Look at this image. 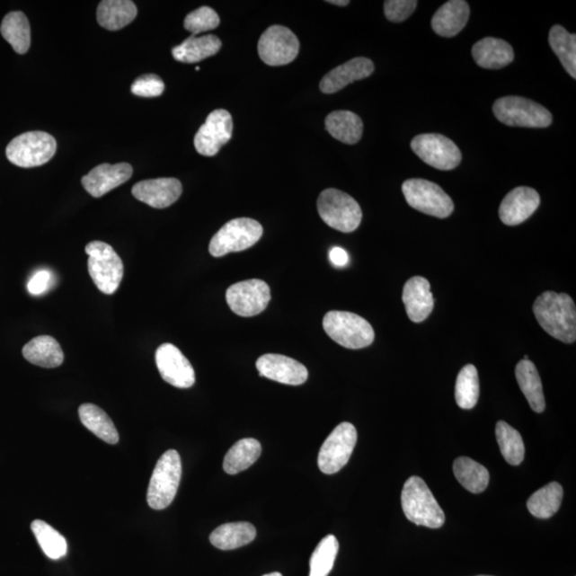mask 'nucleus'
<instances>
[{
  "instance_id": "obj_46",
  "label": "nucleus",
  "mask_w": 576,
  "mask_h": 576,
  "mask_svg": "<svg viewBox=\"0 0 576 576\" xmlns=\"http://www.w3.org/2000/svg\"><path fill=\"white\" fill-rule=\"evenodd\" d=\"M327 3L331 4L341 5V7H346V5L350 4V2H348V0H329V2Z\"/></svg>"
},
{
  "instance_id": "obj_34",
  "label": "nucleus",
  "mask_w": 576,
  "mask_h": 576,
  "mask_svg": "<svg viewBox=\"0 0 576 576\" xmlns=\"http://www.w3.org/2000/svg\"><path fill=\"white\" fill-rule=\"evenodd\" d=\"M454 473L457 481L472 493H482L487 489L490 475L483 465L467 457H459L455 460Z\"/></svg>"
},
{
  "instance_id": "obj_38",
  "label": "nucleus",
  "mask_w": 576,
  "mask_h": 576,
  "mask_svg": "<svg viewBox=\"0 0 576 576\" xmlns=\"http://www.w3.org/2000/svg\"><path fill=\"white\" fill-rule=\"evenodd\" d=\"M455 398L461 409L470 410L476 406L479 398V378L474 365L467 364L460 370L456 380Z\"/></svg>"
},
{
  "instance_id": "obj_32",
  "label": "nucleus",
  "mask_w": 576,
  "mask_h": 576,
  "mask_svg": "<svg viewBox=\"0 0 576 576\" xmlns=\"http://www.w3.org/2000/svg\"><path fill=\"white\" fill-rule=\"evenodd\" d=\"M261 454V443L253 438L239 440L226 453L224 470L227 474L235 475L255 464Z\"/></svg>"
},
{
  "instance_id": "obj_11",
  "label": "nucleus",
  "mask_w": 576,
  "mask_h": 576,
  "mask_svg": "<svg viewBox=\"0 0 576 576\" xmlns=\"http://www.w3.org/2000/svg\"><path fill=\"white\" fill-rule=\"evenodd\" d=\"M358 433L350 423H341L330 433L318 455V467L324 474L340 472L350 461L356 448Z\"/></svg>"
},
{
  "instance_id": "obj_24",
  "label": "nucleus",
  "mask_w": 576,
  "mask_h": 576,
  "mask_svg": "<svg viewBox=\"0 0 576 576\" xmlns=\"http://www.w3.org/2000/svg\"><path fill=\"white\" fill-rule=\"evenodd\" d=\"M472 55L479 66L488 70H499L515 59L511 45L496 38H484L478 41L472 49Z\"/></svg>"
},
{
  "instance_id": "obj_18",
  "label": "nucleus",
  "mask_w": 576,
  "mask_h": 576,
  "mask_svg": "<svg viewBox=\"0 0 576 576\" xmlns=\"http://www.w3.org/2000/svg\"><path fill=\"white\" fill-rule=\"evenodd\" d=\"M540 205V196L530 187H517L507 195L500 207V218L504 225L515 226L523 224Z\"/></svg>"
},
{
  "instance_id": "obj_13",
  "label": "nucleus",
  "mask_w": 576,
  "mask_h": 576,
  "mask_svg": "<svg viewBox=\"0 0 576 576\" xmlns=\"http://www.w3.org/2000/svg\"><path fill=\"white\" fill-rule=\"evenodd\" d=\"M226 302L238 316L253 317L265 311L271 299L270 288L259 279L233 284L226 290Z\"/></svg>"
},
{
  "instance_id": "obj_9",
  "label": "nucleus",
  "mask_w": 576,
  "mask_h": 576,
  "mask_svg": "<svg viewBox=\"0 0 576 576\" xmlns=\"http://www.w3.org/2000/svg\"><path fill=\"white\" fill-rule=\"evenodd\" d=\"M403 192L407 203L421 213L448 218L454 212V202L447 192L435 182L412 179L403 182Z\"/></svg>"
},
{
  "instance_id": "obj_47",
  "label": "nucleus",
  "mask_w": 576,
  "mask_h": 576,
  "mask_svg": "<svg viewBox=\"0 0 576 576\" xmlns=\"http://www.w3.org/2000/svg\"><path fill=\"white\" fill-rule=\"evenodd\" d=\"M264 576H283V575L281 573H279V572H272V573H270V574H266Z\"/></svg>"
},
{
  "instance_id": "obj_5",
  "label": "nucleus",
  "mask_w": 576,
  "mask_h": 576,
  "mask_svg": "<svg viewBox=\"0 0 576 576\" xmlns=\"http://www.w3.org/2000/svg\"><path fill=\"white\" fill-rule=\"evenodd\" d=\"M89 255L88 270L96 288L102 294H115L122 282L124 265L121 258L111 244L93 242L85 246Z\"/></svg>"
},
{
  "instance_id": "obj_44",
  "label": "nucleus",
  "mask_w": 576,
  "mask_h": 576,
  "mask_svg": "<svg viewBox=\"0 0 576 576\" xmlns=\"http://www.w3.org/2000/svg\"><path fill=\"white\" fill-rule=\"evenodd\" d=\"M53 282V275L49 270H40L34 273L27 288L33 296L43 295L48 292Z\"/></svg>"
},
{
  "instance_id": "obj_41",
  "label": "nucleus",
  "mask_w": 576,
  "mask_h": 576,
  "mask_svg": "<svg viewBox=\"0 0 576 576\" xmlns=\"http://www.w3.org/2000/svg\"><path fill=\"white\" fill-rule=\"evenodd\" d=\"M220 24V17L216 11L209 7H201L186 16L184 27L192 36H197L208 31H213Z\"/></svg>"
},
{
  "instance_id": "obj_20",
  "label": "nucleus",
  "mask_w": 576,
  "mask_h": 576,
  "mask_svg": "<svg viewBox=\"0 0 576 576\" xmlns=\"http://www.w3.org/2000/svg\"><path fill=\"white\" fill-rule=\"evenodd\" d=\"M182 191L181 182L173 178L146 180L137 182L133 196L154 208H169L180 199Z\"/></svg>"
},
{
  "instance_id": "obj_36",
  "label": "nucleus",
  "mask_w": 576,
  "mask_h": 576,
  "mask_svg": "<svg viewBox=\"0 0 576 576\" xmlns=\"http://www.w3.org/2000/svg\"><path fill=\"white\" fill-rule=\"evenodd\" d=\"M550 47L561 60L564 70L572 78H576V36L569 33L561 25L551 28L549 34Z\"/></svg>"
},
{
  "instance_id": "obj_40",
  "label": "nucleus",
  "mask_w": 576,
  "mask_h": 576,
  "mask_svg": "<svg viewBox=\"0 0 576 576\" xmlns=\"http://www.w3.org/2000/svg\"><path fill=\"white\" fill-rule=\"evenodd\" d=\"M340 545L335 536L328 535L316 546L310 561V576H328L333 569Z\"/></svg>"
},
{
  "instance_id": "obj_35",
  "label": "nucleus",
  "mask_w": 576,
  "mask_h": 576,
  "mask_svg": "<svg viewBox=\"0 0 576 576\" xmlns=\"http://www.w3.org/2000/svg\"><path fill=\"white\" fill-rule=\"evenodd\" d=\"M563 498L561 483L553 482L536 492L527 501V510L539 518H549L560 510Z\"/></svg>"
},
{
  "instance_id": "obj_37",
  "label": "nucleus",
  "mask_w": 576,
  "mask_h": 576,
  "mask_svg": "<svg viewBox=\"0 0 576 576\" xmlns=\"http://www.w3.org/2000/svg\"><path fill=\"white\" fill-rule=\"evenodd\" d=\"M495 435L504 459L511 465H521L526 455V447L520 432L506 421H500L496 424Z\"/></svg>"
},
{
  "instance_id": "obj_10",
  "label": "nucleus",
  "mask_w": 576,
  "mask_h": 576,
  "mask_svg": "<svg viewBox=\"0 0 576 576\" xmlns=\"http://www.w3.org/2000/svg\"><path fill=\"white\" fill-rule=\"evenodd\" d=\"M56 150L57 142L53 136L44 132H28L11 141L5 154L17 167L33 168L49 163Z\"/></svg>"
},
{
  "instance_id": "obj_29",
  "label": "nucleus",
  "mask_w": 576,
  "mask_h": 576,
  "mask_svg": "<svg viewBox=\"0 0 576 576\" xmlns=\"http://www.w3.org/2000/svg\"><path fill=\"white\" fill-rule=\"evenodd\" d=\"M220 39L214 34L197 37L191 36L179 47L173 49L175 60L184 64H197L218 53L221 49Z\"/></svg>"
},
{
  "instance_id": "obj_31",
  "label": "nucleus",
  "mask_w": 576,
  "mask_h": 576,
  "mask_svg": "<svg viewBox=\"0 0 576 576\" xmlns=\"http://www.w3.org/2000/svg\"><path fill=\"white\" fill-rule=\"evenodd\" d=\"M79 419L85 429L108 444L119 442V432L115 424L104 412L95 404L84 403L78 409Z\"/></svg>"
},
{
  "instance_id": "obj_27",
  "label": "nucleus",
  "mask_w": 576,
  "mask_h": 576,
  "mask_svg": "<svg viewBox=\"0 0 576 576\" xmlns=\"http://www.w3.org/2000/svg\"><path fill=\"white\" fill-rule=\"evenodd\" d=\"M516 378L524 396L527 399L530 408L535 412H544L545 401L543 382H541L535 364L529 360L518 362L516 367Z\"/></svg>"
},
{
  "instance_id": "obj_30",
  "label": "nucleus",
  "mask_w": 576,
  "mask_h": 576,
  "mask_svg": "<svg viewBox=\"0 0 576 576\" xmlns=\"http://www.w3.org/2000/svg\"><path fill=\"white\" fill-rule=\"evenodd\" d=\"M137 16V7L129 0H104L99 4L98 22L108 31L122 30Z\"/></svg>"
},
{
  "instance_id": "obj_17",
  "label": "nucleus",
  "mask_w": 576,
  "mask_h": 576,
  "mask_svg": "<svg viewBox=\"0 0 576 576\" xmlns=\"http://www.w3.org/2000/svg\"><path fill=\"white\" fill-rule=\"evenodd\" d=\"M261 377L280 382L283 385H301L309 378V372L304 364L295 359L267 353L256 361Z\"/></svg>"
},
{
  "instance_id": "obj_7",
  "label": "nucleus",
  "mask_w": 576,
  "mask_h": 576,
  "mask_svg": "<svg viewBox=\"0 0 576 576\" xmlns=\"http://www.w3.org/2000/svg\"><path fill=\"white\" fill-rule=\"evenodd\" d=\"M493 113L509 127L545 128L553 122L552 113L545 107L521 96H505L495 101Z\"/></svg>"
},
{
  "instance_id": "obj_21",
  "label": "nucleus",
  "mask_w": 576,
  "mask_h": 576,
  "mask_svg": "<svg viewBox=\"0 0 576 576\" xmlns=\"http://www.w3.org/2000/svg\"><path fill=\"white\" fill-rule=\"evenodd\" d=\"M374 70L375 66L372 60L358 57V58H353L326 74L319 87H321L323 93H336L353 82L369 77Z\"/></svg>"
},
{
  "instance_id": "obj_1",
  "label": "nucleus",
  "mask_w": 576,
  "mask_h": 576,
  "mask_svg": "<svg viewBox=\"0 0 576 576\" xmlns=\"http://www.w3.org/2000/svg\"><path fill=\"white\" fill-rule=\"evenodd\" d=\"M533 311L546 333L563 343H574L576 307L572 297L563 293L545 292L536 299Z\"/></svg>"
},
{
  "instance_id": "obj_4",
  "label": "nucleus",
  "mask_w": 576,
  "mask_h": 576,
  "mask_svg": "<svg viewBox=\"0 0 576 576\" xmlns=\"http://www.w3.org/2000/svg\"><path fill=\"white\" fill-rule=\"evenodd\" d=\"M182 477L178 452L170 449L157 461L147 489V504L154 510L167 509L175 499Z\"/></svg>"
},
{
  "instance_id": "obj_12",
  "label": "nucleus",
  "mask_w": 576,
  "mask_h": 576,
  "mask_svg": "<svg viewBox=\"0 0 576 576\" xmlns=\"http://www.w3.org/2000/svg\"><path fill=\"white\" fill-rule=\"evenodd\" d=\"M413 152L421 161L439 170H453L461 163L462 155L457 145L443 135L423 134L412 141Z\"/></svg>"
},
{
  "instance_id": "obj_8",
  "label": "nucleus",
  "mask_w": 576,
  "mask_h": 576,
  "mask_svg": "<svg viewBox=\"0 0 576 576\" xmlns=\"http://www.w3.org/2000/svg\"><path fill=\"white\" fill-rule=\"evenodd\" d=\"M263 226L250 218L233 219L217 232L209 243V253L221 258L253 247L263 236Z\"/></svg>"
},
{
  "instance_id": "obj_26",
  "label": "nucleus",
  "mask_w": 576,
  "mask_h": 576,
  "mask_svg": "<svg viewBox=\"0 0 576 576\" xmlns=\"http://www.w3.org/2000/svg\"><path fill=\"white\" fill-rule=\"evenodd\" d=\"M256 529L249 522L226 523L210 534V543L217 549L230 551L247 545L255 539Z\"/></svg>"
},
{
  "instance_id": "obj_14",
  "label": "nucleus",
  "mask_w": 576,
  "mask_h": 576,
  "mask_svg": "<svg viewBox=\"0 0 576 576\" xmlns=\"http://www.w3.org/2000/svg\"><path fill=\"white\" fill-rule=\"evenodd\" d=\"M299 40L292 31L275 25L261 34L259 55L266 65L280 66L293 62L299 54Z\"/></svg>"
},
{
  "instance_id": "obj_45",
  "label": "nucleus",
  "mask_w": 576,
  "mask_h": 576,
  "mask_svg": "<svg viewBox=\"0 0 576 576\" xmlns=\"http://www.w3.org/2000/svg\"><path fill=\"white\" fill-rule=\"evenodd\" d=\"M330 260L336 267H344L350 261V256L343 248L334 247L330 251Z\"/></svg>"
},
{
  "instance_id": "obj_19",
  "label": "nucleus",
  "mask_w": 576,
  "mask_h": 576,
  "mask_svg": "<svg viewBox=\"0 0 576 576\" xmlns=\"http://www.w3.org/2000/svg\"><path fill=\"white\" fill-rule=\"evenodd\" d=\"M132 175L133 167L129 164H102L84 175L82 182L91 196L101 198L127 182Z\"/></svg>"
},
{
  "instance_id": "obj_16",
  "label": "nucleus",
  "mask_w": 576,
  "mask_h": 576,
  "mask_svg": "<svg viewBox=\"0 0 576 576\" xmlns=\"http://www.w3.org/2000/svg\"><path fill=\"white\" fill-rule=\"evenodd\" d=\"M232 133L231 113L225 110L214 111L198 130L195 137L196 150L203 156H215L231 140Z\"/></svg>"
},
{
  "instance_id": "obj_48",
  "label": "nucleus",
  "mask_w": 576,
  "mask_h": 576,
  "mask_svg": "<svg viewBox=\"0 0 576 576\" xmlns=\"http://www.w3.org/2000/svg\"><path fill=\"white\" fill-rule=\"evenodd\" d=\"M523 360H528V357L527 356H524Z\"/></svg>"
},
{
  "instance_id": "obj_22",
  "label": "nucleus",
  "mask_w": 576,
  "mask_h": 576,
  "mask_svg": "<svg viewBox=\"0 0 576 576\" xmlns=\"http://www.w3.org/2000/svg\"><path fill=\"white\" fill-rule=\"evenodd\" d=\"M403 301L410 321L416 323L424 322L435 306L430 283L423 277L409 279L403 287Z\"/></svg>"
},
{
  "instance_id": "obj_43",
  "label": "nucleus",
  "mask_w": 576,
  "mask_h": 576,
  "mask_svg": "<svg viewBox=\"0 0 576 576\" xmlns=\"http://www.w3.org/2000/svg\"><path fill=\"white\" fill-rule=\"evenodd\" d=\"M416 7H418L416 0H386L384 5L386 19L394 22H402L409 19Z\"/></svg>"
},
{
  "instance_id": "obj_15",
  "label": "nucleus",
  "mask_w": 576,
  "mask_h": 576,
  "mask_svg": "<svg viewBox=\"0 0 576 576\" xmlns=\"http://www.w3.org/2000/svg\"><path fill=\"white\" fill-rule=\"evenodd\" d=\"M155 360L159 374L167 384L179 389H190L195 385V369L178 347L169 343L159 346Z\"/></svg>"
},
{
  "instance_id": "obj_28",
  "label": "nucleus",
  "mask_w": 576,
  "mask_h": 576,
  "mask_svg": "<svg viewBox=\"0 0 576 576\" xmlns=\"http://www.w3.org/2000/svg\"><path fill=\"white\" fill-rule=\"evenodd\" d=\"M326 129L336 140L346 145H356L363 135V122L356 113L348 111L331 112L326 118Z\"/></svg>"
},
{
  "instance_id": "obj_42",
  "label": "nucleus",
  "mask_w": 576,
  "mask_h": 576,
  "mask_svg": "<svg viewBox=\"0 0 576 576\" xmlns=\"http://www.w3.org/2000/svg\"><path fill=\"white\" fill-rule=\"evenodd\" d=\"M164 90V84L162 78L154 74L137 78L132 85V93L141 98H157L163 94Z\"/></svg>"
},
{
  "instance_id": "obj_3",
  "label": "nucleus",
  "mask_w": 576,
  "mask_h": 576,
  "mask_svg": "<svg viewBox=\"0 0 576 576\" xmlns=\"http://www.w3.org/2000/svg\"><path fill=\"white\" fill-rule=\"evenodd\" d=\"M323 326L331 340L348 350H362L375 340L372 324L355 313L330 311L323 317Z\"/></svg>"
},
{
  "instance_id": "obj_25",
  "label": "nucleus",
  "mask_w": 576,
  "mask_h": 576,
  "mask_svg": "<svg viewBox=\"0 0 576 576\" xmlns=\"http://www.w3.org/2000/svg\"><path fill=\"white\" fill-rule=\"evenodd\" d=\"M22 356L28 362L44 368H58L65 360L58 341L48 335L31 340L22 348Z\"/></svg>"
},
{
  "instance_id": "obj_49",
  "label": "nucleus",
  "mask_w": 576,
  "mask_h": 576,
  "mask_svg": "<svg viewBox=\"0 0 576 576\" xmlns=\"http://www.w3.org/2000/svg\"><path fill=\"white\" fill-rule=\"evenodd\" d=\"M478 576H492V575H478Z\"/></svg>"
},
{
  "instance_id": "obj_33",
  "label": "nucleus",
  "mask_w": 576,
  "mask_h": 576,
  "mask_svg": "<svg viewBox=\"0 0 576 576\" xmlns=\"http://www.w3.org/2000/svg\"><path fill=\"white\" fill-rule=\"evenodd\" d=\"M0 32L17 54H25L30 49L31 43L30 22H28L27 16L20 11L4 16Z\"/></svg>"
},
{
  "instance_id": "obj_23",
  "label": "nucleus",
  "mask_w": 576,
  "mask_h": 576,
  "mask_svg": "<svg viewBox=\"0 0 576 576\" xmlns=\"http://www.w3.org/2000/svg\"><path fill=\"white\" fill-rule=\"evenodd\" d=\"M470 17V5L465 0H450L439 8L431 20L433 31L453 38L464 30Z\"/></svg>"
},
{
  "instance_id": "obj_39",
  "label": "nucleus",
  "mask_w": 576,
  "mask_h": 576,
  "mask_svg": "<svg viewBox=\"0 0 576 576\" xmlns=\"http://www.w3.org/2000/svg\"><path fill=\"white\" fill-rule=\"evenodd\" d=\"M31 529L41 549L50 560H60L67 551L66 540L60 533L42 520H34Z\"/></svg>"
},
{
  "instance_id": "obj_6",
  "label": "nucleus",
  "mask_w": 576,
  "mask_h": 576,
  "mask_svg": "<svg viewBox=\"0 0 576 576\" xmlns=\"http://www.w3.org/2000/svg\"><path fill=\"white\" fill-rule=\"evenodd\" d=\"M317 209L324 224L334 230L351 233L361 225L360 205L348 193L333 188L323 191L319 195Z\"/></svg>"
},
{
  "instance_id": "obj_2",
  "label": "nucleus",
  "mask_w": 576,
  "mask_h": 576,
  "mask_svg": "<svg viewBox=\"0 0 576 576\" xmlns=\"http://www.w3.org/2000/svg\"><path fill=\"white\" fill-rule=\"evenodd\" d=\"M402 506L404 516L416 526L429 528H440L444 526V511L421 477L412 476L404 483Z\"/></svg>"
}]
</instances>
